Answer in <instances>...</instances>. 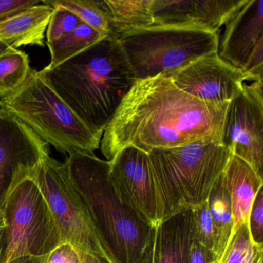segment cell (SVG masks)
Segmentation results:
<instances>
[{
  "label": "cell",
  "mask_w": 263,
  "mask_h": 263,
  "mask_svg": "<svg viewBox=\"0 0 263 263\" xmlns=\"http://www.w3.org/2000/svg\"><path fill=\"white\" fill-rule=\"evenodd\" d=\"M52 7H62L104 36L110 34V21L105 0H43Z\"/></svg>",
  "instance_id": "cell-21"
},
{
  "label": "cell",
  "mask_w": 263,
  "mask_h": 263,
  "mask_svg": "<svg viewBox=\"0 0 263 263\" xmlns=\"http://www.w3.org/2000/svg\"><path fill=\"white\" fill-rule=\"evenodd\" d=\"M263 246L254 244L247 222L234 233L219 263H262Z\"/></svg>",
  "instance_id": "cell-23"
},
{
  "label": "cell",
  "mask_w": 263,
  "mask_h": 263,
  "mask_svg": "<svg viewBox=\"0 0 263 263\" xmlns=\"http://www.w3.org/2000/svg\"><path fill=\"white\" fill-rule=\"evenodd\" d=\"M163 75L184 93L211 104L232 102L240 95L245 84L255 81L223 61L218 52L204 55L179 70Z\"/></svg>",
  "instance_id": "cell-12"
},
{
  "label": "cell",
  "mask_w": 263,
  "mask_h": 263,
  "mask_svg": "<svg viewBox=\"0 0 263 263\" xmlns=\"http://www.w3.org/2000/svg\"><path fill=\"white\" fill-rule=\"evenodd\" d=\"M47 263H82L79 251L68 243H61L47 257Z\"/></svg>",
  "instance_id": "cell-27"
},
{
  "label": "cell",
  "mask_w": 263,
  "mask_h": 263,
  "mask_svg": "<svg viewBox=\"0 0 263 263\" xmlns=\"http://www.w3.org/2000/svg\"><path fill=\"white\" fill-rule=\"evenodd\" d=\"M42 192L61 234L62 243L112 263L91 218L67 175L64 163L47 157L32 175Z\"/></svg>",
  "instance_id": "cell-8"
},
{
  "label": "cell",
  "mask_w": 263,
  "mask_h": 263,
  "mask_svg": "<svg viewBox=\"0 0 263 263\" xmlns=\"http://www.w3.org/2000/svg\"><path fill=\"white\" fill-rule=\"evenodd\" d=\"M109 162L110 180L118 197L146 222L157 227L162 214L148 153L127 147Z\"/></svg>",
  "instance_id": "cell-11"
},
{
  "label": "cell",
  "mask_w": 263,
  "mask_h": 263,
  "mask_svg": "<svg viewBox=\"0 0 263 263\" xmlns=\"http://www.w3.org/2000/svg\"><path fill=\"white\" fill-rule=\"evenodd\" d=\"M31 70L28 55L22 50L8 47L0 55V98L20 88Z\"/></svg>",
  "instance_id": "cell-22"
},
{
  "label": "cell",
  "mask_w": 263,
  "mask_h": 263,
  "mask_svg": "<svg viewBox=\"0 0 263 263\" xmlns=\"http://www.w3.org/2000/svg\"><path fill=\"white\" fill-rule=\"evenodd\" d=\"M189 263H217L213 252L193 239L190 248Z\"/></svg>",
  "instance_id": "cell-29"
},
{
  "label": "cell",
  "mask_w": 263,
  "mask_h": 263,
  "mask_svg": "<svg viewBox=\"0 0 263 263\" xmlns=\"http://www.w3.org/2000/svg\"><path fill=\"white\" fill-rule=\"evenodd\" d=\"M232 155L224 144L211 140L151 151L162 221L206 202Z\"/></svg>",
  "instance_id": "cell-4"
},
{
  "label": "cell",
  "mask_w": 263,
  "mask_h": 263,
  "mask_svg": "<svg viewBox=\"0 0 263 263\" xmlns=\"http://www.w3.org/2000/svg\"><path fill=\"white\" fill-rule=\"evenodd\" d=\"M80 255H81L82 263H109L103 258L95 256V255H90V254L80 252Z\"/></svg>",
  "instance_id": "cell-32"
},
{
  "label": "cell",
  "mask_w": 263,
  "mask_h": 263,
  "mask_svg": "<svg viewBox=\"0 0 263 263\" xmlns=\"http://www.w3.org/2000/svg\"><path fill=\"white\" fill-rule=\"evenodd\" d=\"M248 227L252 241L257 246H263V189L261 187L252 205L249 218Z\"/></svg>",
  "instance_id": "cell-26"
},
{
  "label": "cell",
  "mask_w": 263,
  "mask_h": 263,
  "mask_svg": "<svg viewBox=\"0 0 263 263\" xmlns=\"http://www.w3.org/2000/svg\"><path fill=\"white\" fill-rule=\"evenodd\" d=\"M48 156L47 143L16 117L0 110V213L15 186Z\"/></svg>",
  "instance_id": "cell-9"
},
{
  "label": "cell",
  "mask_w": 263,
  "mask_h": 263,
  "mask_svg": "<svg viewBox=\"0 0 263 263\" xmlns=\"http://www.w3.org/2000/svg\"><path fill=\"white\" fill-rule=\"evenodd\" d=\"M192 241V209L168 217L157 226L153 263H189Z\"/></svg>",
  "instance_id": "cell-16"
},
{
  "label": "cell",
  "mask_w": 263,
  "mask_h": 263,
  "mask_svg": "<svg viewBox=\"0 0 263 263\" xmlns=\"http://www.w3.org/2000/svg\"><path fill=\"white\" fill-rule=\"evenodd\" d=\"M8 46L6 45V44H3L2 42H0V55L2 54L7 48H8Z\"/></svg>",
  "instance_id": "cell-33"
},
{
  "label": "cell",
  "mask_w": 263,
  "mask_h": 263,
  "mask_svg": "<svg viewBox=\"0 0 263 263\" xmlns=\"http://www.w3.org/2000/svg\"><path fill=\"white\" fill-rule=\"evenodd\" d=\"M110 21L108 36L119 40L127 33L154 25L153 0H105Z\"/></svg>",
  "instance_id": "cell-18"
},
{
  "label": "cell",
  "mask_w": 263,
  "mask_h": 263,
  "mask_svg": "<svg viewBox=\"0 0 263 263\" xmlns=\"http://www.w3.org/2000/svg\"><path fill=\"white\" fill-rule=\"evenodd\" d=\"M230 104L199 101L163 74L136 80L103 132L101 153L110 161L127 147L149 153L203 140L223 144Z\"/></svg>",
  "instance_id": "cell-1"
},
{
  "label": "cell",
  "mask_w": 263,
  "mask_h": 263,
  "mask_svg": "<svg viewBox=\"0 0 263 263\" xmlns=\"http://www.w3.org/2000/svg\"><path fill=\"white\" fill-rule=\"evenodd\" d=\"M222 175L232 204L233 235L243 223L247 222L263 180L247 162L234 155H231Z\"/></svg>",
  "instance_id": "cell-15"
},
{
  "label": "cell",
  "mask_w": 263,
  "mask_h": 263,
  "mask_svg": "<svg viewBox=\"0 0 263 263\" xmlns=\"http://www.w3.org/2000/svg\"><path fill=\"white\" fill-rule=\"evenodd\" d=\"M42 0H0V22L25 9L41 3Z\"/></svg>",
  "instance_id": "cell-28"
},
{
  "label": "cell",
  "mask_w": 263,
  "mask_h": 263,
  "mask_svg": "<svg viewBox=\"0 0 263 263\" xmlns=\"http://www.w3.org/2000/svg\"><path fill=\"white\" fill-rule=\"evenodd\" d=\"M32 175L15 186L3 210L7 235L4 263L24 255H49L62 243L48 204Z\"/></svg>",
  "instance_id": "cell-7"
},
{
  "label": "cell",
  "mask_w": 263,
  "mask_h": 263,
  "mask_svg": "<svg viewBox=\"0 0 263 263\" xmlns=\"http://www.w3.org/2000/svg\"><path fill=\"white\" fill-rule=\"evenodd\" d=\"M0 110L16 117L61 153L95 155L100 148L103 134L91 130L36 70L16 91L0 98Z\"/></svg>",
  "instance_id": "cell-5"
},
{
  "label": "cell",
  "mask_w": 263,
  "mask_h": 263,
  "mask_svg": "<svg viewBox=\"0 0 263 263\" xmlns=\"http://www.w3.org/2000/svg\"><path fill=\"white\" fill-rule=\"evenodd\" d=\"M47 30V44H52L73 31L82 21L62 7H55Z\"/></svg>",
  "instance_id": "cell-25"
},
{
  "label": "cell",
  "mask_w": 263,
  "mask_h": 263,
  "mask_svg": "<svg viewBox=\"0 0 263 263\" xmlns=\"http://www.w3.org/2000/svg\"><path fill=\"white\" fill-rule=\"evenodd\" d=\"M262 80L246 83L231 102L224 124L223 144L232 155L263 175Z\"/></svg>",
  "instance_id": "cell-10"
},
{
  "label": "cell",
  "mask_w": 263,
  "mask_h": 263,
  "mask_svg": "<svg viewBox=\"0 0 263 263\" xmlns=\"http://www.w3.org/2000/svg\"><path fill=\"white\" fill-rule=\"evenodd\" d=\"M7 247V228H6L5 224H0V263H4Z\"/></svg>",
  "instance_id": "cell-30"
},
{
  "label": "cell",
  "mask_w": 263,
  "mask_h": 263,
  "mask_svg": "<svg viewBox=\"0 0 263 263\" xmlns=\"http://www.w3.org/2000/svg\"><path fill=\"white\" fill-rule=\"evenodd\" d=\"M47 257L48 255H44V256L24 255V256L13 258L7 263H47Z\"/></svg>",
  "instance_id": "cell-31"
},
{
  "label": "cell",
  "mask_w": 263,
  "mask_h": 263,
  "mask_svg": "<svg viewBox=\"0 0 263 263\" xmlns=\"http://www.w3.org/2000/svg\"><path fill=\"white\" fill-rule=\"evenodd\" d=\"M39 72L68 107L101 134L136 81L119 41L110 36L56 68Z\"/></svg>",
  "instance_id": "cell-2"
},
{
  "label": "cell",
  "mask_w": 263,
  "mask_h": 263,
  "mask_svg": "<svg viewBox=\"0 0 263 263\" xmlns=\"http://www.w3.org/2000/svg\"><path fill=\"white\" fill-rule=\"evenodd\" d=\"M192 211L193 239L214 254L215 247V229L207 201L192 209Z\"/></svg>",
  "instance_id": "cell-24"
},
{
  "label": "cell",
  "mask_w": 263,
  "mask_h": 263,
  "mask_svg": "<svg viewBox=\"0 0 263 263\" xmlns=\"http://www.w3.org/2000/svg\"><path fill=\"white\" fill-rule=\"evenodd\" d=\"M218 33L189 27L153 25L118 41L136 80L166 74L218 52Z\"/></svg>",
  "instance_id": "cell-6"
},
{
  "label": "cell",
  "mask_w": 263,
  "mask_h": 263,
  "mask_svg": "<svg viewBox=\"0 0 263 263\" xmlns=\"http://www.w3.org/2000/svg\"><path fill=\"white\" fill-rule=\"evenodd\" d=\"M64 164L111 262L153 263L157 227L118 197L110 180V162L77 153Z\"/></svg>",
  "instance_id": "cell-3"
},
{
  "label": "cell",
  "mask_w": 263,
  "mask_h": 263,
  "mask_svg": "<svg viewBox=\"0 0 263 263\" xmlns=\"http://www.w3.org/2000/svg\"><path fill=\"white\" fill-rule=\"evenodd\" d=\"M106 37L84 23L81 22L72 33L52 44H47L50 53L49 70L82 53L89 47Z\"/></svg>",
  "instance_id": "cell-20"
},
{
  "label": "cell",
  "mask_w": 263,
  "mask_h": 263,
  "mask_svg": "<svg viewBox=\"0 0 263 263\" xmlns=\"http://www.w3.org/2000/svg\"><path fill=\"white\" fill-rule=\"evenodd\" d=\"M244 0H153L154 25L189 27L218 33Z\"/></svg>",
  "instance_id": "cell-14"
},
{
  "label": "cell",
  "mask_w": 263,
  "mask_h": 263,
  "mask_svg": "<svg viewBox=\"0 0 263 263\" xmlns=\"http://www.w3.org/2000/svg\"><path fill=\"white\" fill-rule=\"evenodd\" d=\"M5 224L4 223V216H3V212L2 213H0V224Z\"/></svg>",
  "instance_id": "cell-34"
},
{
  "label": "cell",
  "mask_w": 263,
  "mask_h": 263,
  "mask_svg": "<svg viewBox=\"0 0 263 263\" xmlns=\"http://www.w3.org/2000/svg\"><path fill=\"white\" fill-rule=\"evenodd\" d=\"M207 203L215 229V247L214 255L216 262L219 263L232 238L233 229L231 198L224 184L222 173L214 184Z\"/></svg>",
  "instance_id": "cell-19"
},
{
  "label": "cell",
  "mask_w": 263,
  "mask_h": 263,
  "mask_svg": "<svg viewBox=\"0 0 263 263\" xmlns=\"http://www.w3.org/2000/svg\"><path fill=\"white\" fill-rule=\"evenodd\" d=\"M218 39V56L244 71L263 53V0H244L224 24Z\"/></svg>",
  "instance_id": "cell-13"
},
{
  "label": "cell",
  "mask_w": 263,
  "mask_h": 263,
  "mask_svg": "<svg viewBox=\"0 0 263 263\" xmlns=\"http://www.w3.org/2000/svg\"><path fill=\"white\" fill-rule=\"evenodd\" d=\"M54 9L44 1L0 22V42L17 49L22 46L44 47L47 27Z\"/></svg>",
  "instance_id": "cell-17"
}]
</instances>
